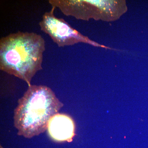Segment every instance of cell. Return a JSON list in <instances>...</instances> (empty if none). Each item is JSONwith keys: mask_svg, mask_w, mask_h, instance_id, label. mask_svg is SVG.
Masks as SVG:
<instances>
[{"mask_svg": "<svg viewBox=\"0 0 148 148\" xmlns=\"http://www.w3.org/2000/svg\"><path fill=\"white\" fill-rule=\"evenodd\" d=\"M47 130L54 142H71L75 135V123L68 115L57 113L49 120Z\"/></svg>", "mask_w": 148, "mask_h": 148, "instance_id": "cell-4", "label": "cell"}, {"mask_svg": "<svg viewBox=\"0 0 148 148\" xmlns=\"http://www.w3.org/2000/svg\"><path fill=\"white\" fill-rule=\"evenodd\" d=\"M55 8L52 7L50 11L46 12L39 22L41 30L48 35L53 42L59 47L79 42L95 45V42L72 28L64 19L56 17L54 14Z\"/></svg>", "mask_w": 148, "mask_h": 148, "instance_id": "cell-3", "label": "cell"}, {"mask_svg": "<svg viewBox=\"0 0 148 148\" xmlns=\"http://www.w3.org/2000/svg\"><path fill=\"white\" fill-rule=\"evenodd\" d=\"M45 42L34 32H18L0 40V70L26 82L29 86L42 70Z\"/></svg>", "mask_w": 148, "mask_h": 148, "instance_id": "cell-1", "label": "cell"}, {"mask_svg": "<svg viewBox=\"0 0 148 148\" xmlns=\"http://www.w3.org/2000/svg\"><path fill=\"white\" fill-rule=\"evenodd\" d=\"M14 111V125L18 135L27 138L47 129L50 119L64 106L53 90L44 85H31L18 100Z\"/></svg>", "mask_w": 148, "mask_h": 148, "instance_id": "cell-2", "label": "cell"}]
</instances>
